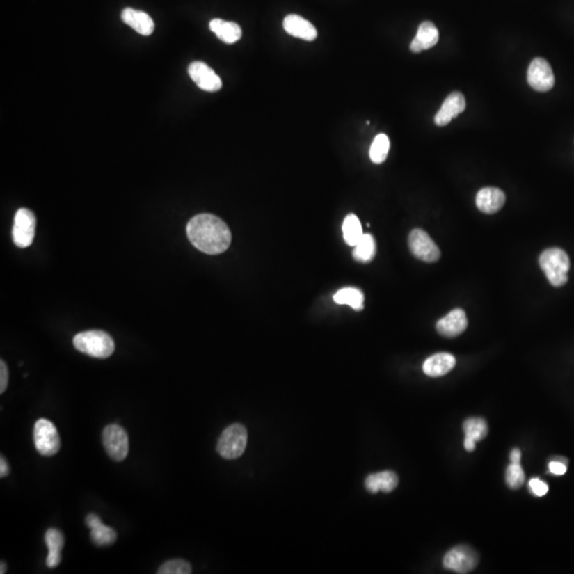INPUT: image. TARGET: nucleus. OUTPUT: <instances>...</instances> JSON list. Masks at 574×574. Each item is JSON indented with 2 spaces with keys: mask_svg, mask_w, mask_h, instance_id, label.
<instances>
[{
  "mask_svg": "<svg viewBox=\"0 0 574 574\" xmlns=\"http://www.w3.org/2000/svg\"><path fill=\"white\" fill-rule=\"evenodd\" d=\"M187 237L201 253L215 255L229 248L232 234L225 221L212 214H199L187 223Z\"/></svg>",
  "mask_w": 574,
  "mask_h": 574,
  "instance_id": "f257e3e1",
  "label": "nucleus"
},
{
  "mask_svg": "<svg viewBox=\"0 0 574 574\" xmlns=\"http://www.w3.org/2000/svg\"><path fill=\"white\" fill-rule=\"evenodd\" d=\"M74 348L92 358H106L112 356L115 342L108 333L99 330L81 332L74 337Z\"/></svg>",
  "mask_w": 574,
  "mask_h": 574,
  "instance_id": "f03ea898",
  "label": "nucleus"
},
{
  "mask_svg": "<svg viewBox=\"0 0 574 574\" xmlns=\"http://www.w3.org/2000/svg\"><path fill=\"white\" fill-rule=\"evenodd\" d=\"M539 265L552 285L561 287L567 283L570 259L561 248H550L543 251L539 257Z\"/></svg>",
  "mask_w": 574,
  "mask_h": 574,
  "instance_id": "7ed1b4c3",
  "label": "nucleus"
},
{
  "mask_svg": "<svg viewBox=\"0 0 574 574\" xmlns=\"http://www.w3.org/2000/svg\"><path fill=\"white\" fill-rule=\"evenodd\" d=\"M248 433L245 426L235 424L228 426L219 437L217 451L225 459H237L243 455L247 446Z\"/></svg>",
  "mask_w": 574,
  "mask_h": 574,
  "instance_id": "20e7f679",
  "label": "nucleus"
},
{
  "mask_svg": "<svg viewBox=\"0 0 574 574\" xmlns=\"http://www.w3.org/2000/svg\"><path fill=\"white\" fill-rule=\"evenodd\" d=\"M34 445L36 450L44 456H52L59 452L61 439L56 426L47 419H38L34 426Z\"/></svg>",
  "mask_w": 574,
  "mask_h": 574,
  "instance_id": "39448f33",
  "label": "nucleus"
},
{
  "mask_svg": "<svg viewBox=\"0 0 574 574\" xmlns=\"http://www.w3.org/2000/svg\"><path fill=\"white\" fill-rule=\"evenodd\" d=\"M102 442L109 456L115 462H122L129 452V438L126 431L118 424H110L102 433Z\"/></svg>",
  "mask_w": 574,
  "mask_h": 574,
  "instance_id": "423d86ee",
  "label": "nucleus"
},
{
  "mask_svg": "<svg viewBox=\"0 0 574 574\" xmlns=\"http://www.w3.org/2000/svg\"><path fill=\"white\" fill-rule=\"evenodd\" d=\"M408 246L414 257L426 263H434L440 257L439 248L424 230H413L408 237Z\"/></svg>",
  "mask_w": 574,
  "mask_h": 574,
  "instance_id": "0eeeda50",
  "label": "nucleus"
},
{
  "mask_svg": "<svg viewBox=\"0 0 574 574\" xmlns=\"http://www.w3.org/2000/svg\"><path fill=\"white\" fill-rule=\"evenodd\" d=\"M36 218L32 211L19 209L14 218L12 237L17 247L26 248L31 245L35 235Z\"/></svg>",
  "mask_w": 574,
  "mask_h": 574,
  "instance_id": "6e6552de",
  "label": "nucleus"
},
{
  "mask_svg": "<svg viewBox=\"0 0 574 574\" xmlns=\"http://www.w3.org/2000/svg\"><path fill=\"white\" fill-rule=\"evenodd\" d=\"M479 563L477 553L466 545L453 548L444 557V567L459 574L469 573Z\"/></svg>",
  "mask_w": 574,
  "mask_h": 574,
  "instance_id": "1a4fd4ad",
  "label": "nucleus"
},
{
  "mask_svg": "<svg viewBox=\"0 0 574 574\" xmlns=\"http://www.w3.org/2000/svg\"><path fill=\"white\" fill-rule=\"evenodd\" d=\"M527 82L537 92L552 90L555 82L551 66L543 58H536L531 62L527 70Z\"/></svg>",
  "mask_w": 574,
  "mask_h": 574,
  "instance_id": "9d476101",
  "label": "nucleus"
},
{
  "mask_svg": "<svg viewBox=\"0 0 574 574\" xmlns=\"http://www.w3.org/2000/svg\"><path fill=\"white\" fill-rule=\"evenodd\" d=\"M189 74L195 84L205 92H218L223 86L221 77L203 62L195 61L189 64Z\"/></svg>",
  "mask_w": 574,
  "mask_h": 574,
  "instance_id": "9b49d317",
  "label": "nucleus"
},
{
  "mask_svg": "<svg viewBox=\"0 0 574 574\" xmlns=\"http://www.w3.org/2000/svg\"><path fill=\"white\" fill-rule=\"evenodd\" d=\"M466 109V100L464 95L459 92H453L443 104L435 115L434 122L438 127H444L450 124L453 118H457Z\"/></svg>",
  "mask_w": 574,
  "mask_h": 574,
  "instance_id": "f8f14e48",
  "label": "nucleus"
},
{
  "mask_svg": "<svg viewBox=\"0 0 574 574\" xmlns=\"http://www.w3.org/2000/svg\"><path fill=\"white\" fill-rule=\"evenodd\" d=\"M468 327L466 313L463 310L455 309L448 315L438 320L437 332L444 337L453 338L461 335Z\"/></svg>",
  "mask_w": 574,
  "mask_h": 574,
  "instance_id": "ddd939ff",
  "label": "nucleus"
},
{
  "mask_svg": "<svg viewBox=\"0 0 574 574\" xmlns=\"http://www.w3.org/2000/svg\"><path fill=\"white\" fill-rule=\"evenodd\" d=\"M475 203L481 212L485 214H495L504 205L505 194L497 187H485L477 193Z\"/></svg>",
  "mask_w": 574,
  "mask_h": 574,
  "instance_id": "4468645a",
  "label": "nucleus"
},
{
  "mask_svg": "<svg viewBox=\"0 0 574 574\" xmlns=\"http://www.w3.org/2000/svg\"><path fill=\"white\" fill-rule=\"evenodd\" d=\"M283 28L289 35L312 42L317 38V30L313 24L296 14H289L283 21Z\"/></svg>",
  "mask_w": 574,
  "mask_h": 574,
  "instance_id": "2eb2a0df",
  "label": "nucleus"
},
{
  "mask_svg": "<svg viewBox=\"0 0 574 574\" xmlns=\"http://www.w3.org/2000/svg\"><path fill=\"white\" fill-rule=\"evenodd\" d=\"M86 525L90 529V539L98 547L113 545L118 539V534L112 527L104 525L98 516L90 513L86 517Z\"/></svg>",
  "mask_w": 574,
  "mask_h": 574,
  "instance_id": "dca6fc26",
  "label": "nucleus"
},
{
  "mask_svg": "<svg viewBox=\"0 0 574 574\" xmlns=\"http://www.w3.org/2000/svg\"><path fill=\"white\" fill-rule=\"evenodd\" d=\"M439 40V32L436 26L431 22H424L419 26L416 36L410 43V51L414 54L434 47Z\"/></svg>",
  "mask_w": 574,
  "mask_h": 574,
  "instance_id": "f3484780",
  "label": "nucleus"
},
{
  "mask_svg": "<svg viewBox=\"0 0 574 574\" xmlns=\"http://www.w3.org/2000/svg\"><path fill=\"white\" fill-rule=\"evenodd\" d=\"M122 21L141 35H151L154 31V22L152 18L143 11L126 8L122 12Z\"/></svg>",
  "mask_w": 574,
  "mask_h": 574,
  "instance_id": "a211bd4d",
  "label": "nucleus"
},
{
  "mask_svg": "<svg viewBox=\"0 0 574 574\" xmlns=\"http://www.w3.org/2000/svg\"><path fill=\"white\" fill-rule=\"evenodd\" d=\"M456 360L450 353H437L430 356L424 362L422 369L426 376L432 378L445 376L454 368Z\"/></svg>",
  "mask_w": 574,
  "mask_h": 574,
  "instance_id": "6ab92c4d",
  "label": "nucleus"
},
{
  "mask_svg": "<svg viewBox=\"0 0 574 574\" xmlns=\"http://www.w3.org/2000/svg\"><path fill=\"white\" fill-rule=\"evenodd\" d=\"M45 543L48 547V557L46 565L48 568H56L61 563L62 549L64 547V536L59 529H49L45 534Z\"/></svg>",
  "mask_w": 574,
  "mask_h": 574,
  "instance_id": "aec40b11",
  "label": "nucleus"
},
{
  "mask_svg": "<svg viewBox=\"0 0 574 574\" xmlns=\"http://www.w3.org/2000/svg\"><path fill=\"white\" fill-rule=\"evenodd\" d=\"M209 29L225 44H234L241 38V28L233 22L215 18L209 22Z\"/></svg>",
  "mask_w": 574,
  "mask_h": 574,
  "instance_id": "412c9836",
  "label": "nucleus"
},
{
  "mask_svg": "<svg viewBox=\"0 0 574 574\" xmlns=\"http://www.w3.org/2000/svg\"><path fill=\"white\" fill-rule=\"evenodd\" d=\"M398 475L392 471H383L368 475L365 481V486L368 491L376 493L378 491L390 493L398 486Z\"/></svg>",
  "mask_w": 574,
  "mask_h": 574,
  "instance_id": "4be33fe9",
  "label": "nucleus"
},
{
  "mask_svg": "<svg viewBox=\"0 0 574 574\" xmlns=\"http://www.w3.org/2000/svg\"><path fill=\"white\" fill-rule=\"evenodd\" d=\"M333 300L340 305L347 304L356 311H362L364 309L365 297L360 289L356 287H344L334 295Z\"/></svg>",
  "mask_w": 574,
  "mask_h": 574,
  "instance_id": "5701e85b",
  "label": "nucleus"
},
{
  "mask_svg": "<svg viewBox=\"0 0 574 574\" xmlns=\"http://www.w3.org/2000/svg\"><path fill=\"white\" fill-rule=\"evenodd\" d=\"M342 233H344V241L352 247L360 241L364 232H362L360 219L356 215L349 214L344 218V223H342Z\"/></svg>",
  "mask_w": 574,
  "mask_h": 574,
  "instance_id": "b1692460",
  "label": "nucleus"
},
{
  "mask_svg": "<svg viewBox=\"0 0 574 574\" xmlns=\"http://www.w3.org/2000/svg\"><path fill=\"white\" fill-rule=\"evenodd\" d=\"M376 241L372 234L362 235L360 241L354 246L353 257L358 262L368 263L374 260L376 255Z\"/></svg>",
  "mask_w": 574,
  "mask_h": 574,
  "instance_id": "393cba45",
  "label": "nucleus"
},
{
  "mask_svg": "<svg viewBox=\"0 0 574 574\" xmlns=\"http://www.w3.org/2000/svg\"><path fill=\"white\" fill-rule=\"evenodd\" d=\"M390 141L388 136L384 133H381L374 138L372 146H370L369 157L370 160L374 164H381L388 158L390 152Z\"/></svg>",
  "mask_w": 574,
  "mask_h": 574,
  "instance_id": "a878e982",
  "label": "nucleus"
},
{
  "mask_svg": "<svg viewBox=\"0 0 574 574\" xmlns=\"http://www.w3.org/2000/svg\"><path fill=\"white\" fill-rule=\"evenodd\" d=\"M465 438L475 440V443L480 442L487 436L488 426L486 421L482 418H469L464 422Z\"/></svg>",
  "mask_w": 574,
  "mask_h": 574,
  "instance_id": "bb28decb",
  "label": "nucleus"
},
{
  "mask_svg": "<svg viewBox=\"0 0 574 574\" xmlns=\"http://www.w3.org/2000/svg\"><path fill=\"white\" fill-rule=\"evenodd\" d=\"M525 482V471L520 464L511 463L507 470V484L509 488L519 489Z\"/></svg>",
  "mask_w": 574,
  "mask_h": 574,
  "instance_id": "cd10ccee",
  "label": "nucleus"
},
{
  "mask_svg": "<svg viewBox=\"0 0 574 574\" xmlns=\"http://www.w3.org/2000/svg\"><path fill=\"white\" fill-rule=\"evenodd\" d=\"M159 574H189L191 566L182 559H174L163 564L158 570Z\"/></svg>",
  "mask_w": 574,
  "mask_h": 574,
  "instance_id": "c85d7f7f",
  "label": "nucleus"
},
{
  "mask_svg": "<svg viewBox=\"0 0 574 574\" xmlns=\"http://www.w3.org/2000/svg\"><path fill=\"white\" fill-rule=\"evenodd\" d=\"M529 488H531L532 493L537 497H543V495H547L548 491H549L548 485L537 479V477L529 481Z\"/></svg>",
  "mask_w": 574,
  "mask_h": 574,
  "instance_id": "c756f323",
  "label": "nucleus"
},
{
  "mask_svg": "<svg viewBox=\"0 0 574 574\" xmlns=\"http://www.w3.org/2000/svg\"><path fill=\"white\" fill-rule=\"evenodd\" d=\"M8 382H9V372H8L7 364L1 360L0 362V394H3L7 390Z\"/></svg>",
  "mask_w": 574,
  "mask_h": 574,
  "instance_id": "7c9ffc66",
  "label": "nucleus"
},
{
  "mask_svg": "<svg viewBox=\"0 0 574 574\" xmlns=\"http://www.w3.org/2000/svg\"><path fill=\"white\" fill-rule=\"evenodd\" d=\"M550 472L555 475H565L567 466L561 462H551L549 465Z\"/></svg>",
  "mask_w": 574,
  "mask_h": 574,
  "instance_id": "2f4dec72",
  "label": "nucleus"
},
{
  "mask_svg": "<svg viewBox=\"0 0 574 574\" xmlns=\"http://www.w3.org/2000/svg\"><path fill=\"white\" fill-rule=\"evenodd\" d=\"M9 465H8L7 461H6L5 457L1 456V459H0V477H8V475H9Z\"/></svg>",
  "mask_w": 574,
  "mask_h": 574,
  "instance_id": "473e14b6",
  "label": "nucleus"
},
{
  "mask_svg": "<svg viewBox=\"0 0 574 574\" xmlns=\"http://www.w3.org/2000/svg\"><path fill=\"white\" fill-rule=\"evenodd\" d=\"M521 452L518 449H513L511 453V462L513 464H520Z\"/></svg>",
  "mask_w": 574,
  "mask_h": 574,
  "instance_id": "72a5a7b5",
  "label": "nucleus"
},
{
  "mask_svg": "<svg viewBox=\"0 0 574 574\" xmlns=\"http://www.w3.org/2000/svg\"><path fill=\"white\" fill-rule=\"evenodd\" d=\"M464 447L467 451H469V452H472V451L475 449V440H471V439L465 438Z\"/></svg>",
  "mask_w": 574,
  "mask_h": 574,
  "instance_id": "f704fd0d",
  "label": "nucleus"
},
{
  "mask_svg": "<svg viewBox=\"0 0 574 574\" xmlns=\"http://www.w3.org/2000/svg\"><path fill=\"white\" fill-rule=\"evenodd\" d=\"M6 569H7V566H6V564L3 563V561H1V570H0V573H6V571H7Z\"/></svg>",
  "mask_w": 574,
  "mask_h": 574,
  "instance_id": "c9c22d12",
  "label": "nucleus"
}]
</instances>
